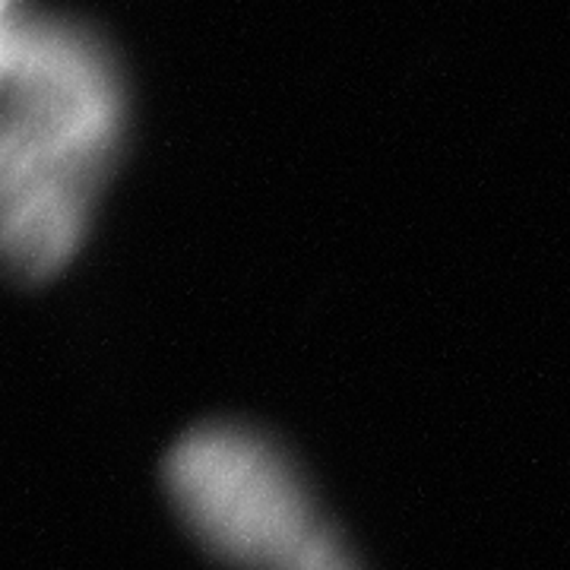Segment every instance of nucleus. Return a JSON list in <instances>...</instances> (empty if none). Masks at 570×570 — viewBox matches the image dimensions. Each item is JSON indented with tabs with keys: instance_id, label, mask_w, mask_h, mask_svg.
I'll list each match as a JSON object with an SVG mask.
<instances>
[{
	"instance_id": "nucleus-1",
	"label": "nucleus",
	"mask_w": 570,
	"mask_h": 570,
	"mask_svg": "<svg viewBox=\"0 0 570 570\" xmlns=\"http://www.w3.org/2000/svg\"><path fill=\"white\" fill-rule=\"evenodd\" d=\"M0 245L39 283L77 257L127 137V82L99 32L3 0Z\"/></svg>"
},
{
	"instance_id": "nucleus-2",
	"label": "nucleus",
	"mask_w": 570,
	"mask_h": 570,
	"mask_svg": "<svg viewBox=\"0 0 570 570\" xmlns=\"http://www.w3.org/2000/svg\"><path fill=\"white\" fill-rule=\"evenodd\" d=\"M168 501L194 539L235 570H362L305 472L242 422L184 431L165 453Z\"/></svg>"
}]
</instances>
